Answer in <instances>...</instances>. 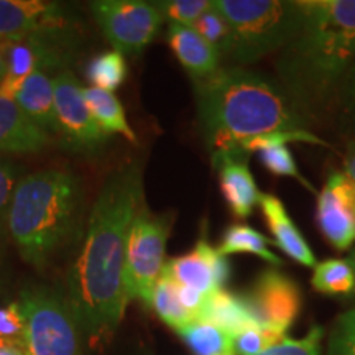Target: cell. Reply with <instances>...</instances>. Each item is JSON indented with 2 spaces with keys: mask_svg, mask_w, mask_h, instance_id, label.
<instances>
[{
  "mask_svg": "<svg viewBox=\"0 0 355 355\" xmlns=\"http://www.w3.org/2000/svg\"><path fill=\"white\" fill-rule=\"evenodd\" d=\"M152 308L163 322H166L168 326H171L176 331L183 329L184 326L196 321V318L181 304L171 279H168L163 273L158 279L157 286H155Z\"/></svg>",
  "mask_w": 355,
  "mask_h": 355,
  "instance_id": "cell-26",
  "label": "cell"
},
{
  "mask_svg": "<svg viewBox=\"0 0 355 355\" xmlns=\"http://www.w3.org/2000/svg\"><path fill=\"white\" fill-rule=\"evenodd\" d=\"M86 78L92 87L114 92L115 89L122 86L127 78L125 56L114 50L92 58L91 63L87 64Z\"/></svg>",
  "mask_w": 355,
  "mask_h": 355,
  "instance_id": "cell-27",
  "label": "cell"
},
{
  "mask_svg": "<svg viewBox=\"0 0 355 355\" xmlns=\"http://www.w3.org/2000/svg\"><path fill=\"white\" fill-rule=\"evenodd\" d=\"M17 170L13 163L6 157H0V232L7 225V216L10 209V202L15 193Z\"/></svg>",
  "mask_w": 355,
  "mask_h": 355,
  "instance_id": "cell-35",
  "label": "cell"
},
{
  "mask_svg": "<svg viewBox=\"0 0 355 355\" xmlns=\"http://www.w3.org/2000/svg\"><path fill=\"white\" fill-rule=\"evenodd\" d=\"M19 304L28 355H83L79 326L68 303L46 288H26Z\"/></svg>",
  "mask_w": 355,
  "mask_h": 355,
  "instance_id": "cell-7",
  "label": "cell"
},
{
  "mask_svg": "<svg viewBox=\"0 0 355 355\" xmlns=\"http://www.w3.org/2000/svg\"><path fill=\"white\" fill-rule=\"evenodd\" d=\"M166 40L176 60L186 69L193 83L212 76L220 69V56L193 26L170 24Z\"/></svg>",
  "mask_w": 355,
  "mask_h": 355,
  "instance_id": "cell-18",
  "label": "cell"
},
{
  "mask_svg": "<svg viewBox=\"0 0 355 355\" xmlns=\"http://www.w3.org/2000/svg\"><path fill=\"white\" fill-rule=\"evenodd\" d=\"M193 28L219 53L220 60L229 56L230 46H232V32H230L225 17L216 8L214 2H212L209 10H206L199 17Z\"/></svg>",
  "mask_w": 355,
  "mask_h": 355,
  "instance_id": "cell-28",
  "label": "cell"
},
{
  "mask_svg": "<svg viewBox=\"0 0 355 355\" xmlns=\"http://www.w3.org/2000/svg\"><path fill=\"white\" fill-rule=\"evenodd\" d=\"M355 55V0H304L295 35L279 51L278 83L309 119L332 104Z\"/></svg>",
  "mask_w": 355,
  "mask_h": 355,
  "instance_id": "cell-3",
  "label": "cell"
},
{
  "mask_svg": "<svg viewBox=\"0 0 355 355\" xmlns=\"http://www.w3.org/2000/svg\"><path fill=\"white\" fill-rule=\"evenodd\" d=\"M91 10L110 46L123 56L144 53L165 21L157 3L144 0H97Z\"/></svg>",
  "mask_w": 355,
  "mask_h": 355,
  "instance_id": "cell-8",
  "label": "cell"
},
{
  "mask_svg": "<svg viewBox=\"0 0 355 355\" xmlns=\"http://www.w3.org/2000/svg\"><path fill=\"white\" fill-rule=\"evenodd\" d=\"M270 245H273V241L266 239L259 230H255L254 227L245 224H234L227 227L224 235H222V241L219 247H217V252L222 257L235 254H250L268 261L272 265H283L282 259L270 250Z\"/></svg>",
  "mask_w": 355,
  "mask_h": 355,
  "instance_id": "cell-23",
  "label": "cell"
},
{
  "mask_svg": "<svg viewBox=\"0 0 355 355\" xmlns=\"http://www.w3.org/2000/svg\"><path fill=\"white\" fill-rule=\"evenodd\" d=\"M50 133L30 121L10 97L0 96V157L42 152Z\"/></svg>",
  "mask_w": 355,
  "mask_h": 355,
  "instance_id": "cell-16",
  "label": "cell"
},
{
  "mask_svg": "<svg viewBox=\"0 0 355 355\" xmlns=\"http://www.w3.org/2000/svg\"><path fill=\"white\" fill-rule=\"evenodd\" d=\"M327 355H355V309L336 319Z\"/></svg>",
  "mask_w": 355,
  "mask_h": 355,
  "instance_id": "cell-33",
  "label": "cell"
},
{
  "mask_svg": "<svg viewBox=\"0 0 355 355\" xmlns=\"http://www.w3.org/2000/svg\"><path fill=\"white\" fill-rule=\"evenodd\" d=\"M81 207V184L63 170H42L19 180L7 227L26 263L42 268L68 242Z\"/></svg>",
  "mask_w": 355,
  "mask_h": 355,
  "instance_id": "cell-4",
  "label": "cell"
},
{
  "mask_svg": "<svg viewBox=\"0 0 355 355\" xmlns=\"http://www.w3.org/2000/svg\"><path fill=\"white\" fill-rule=\"evenodd\" d=\"M318 225L336 250L355 243V184L344 173H332L318 196Z\"/></svg>",
  "mask_w": 355,
  "mask_h": 355,
  "instance_id": "cell-13",
  "label": "cell"
},
{
  "mask_svg": "<svg viewBox=\"0 0 355 355\" xmlns=\"http://www.w3.org/2000/svg\"><path fill=\"white\" fill-rule=\"evenodd\" d=\"M0 355H28L24 343L0 339Z\"/></svg>",
  "mask_w": 355,
  "mask_h": 355,
  "instance_id": "cell-37",
  "label": "cell"
},
{
  "mask_svg": "<svg viewBox=\"0 0 355 355\" xmlns=\"http://www.w3.org/2000/svg\"><path fill=\"white\" fill-rule=\"evenodd\" d=\"M83 96L89 112H91L96 123L102 130L107 133V135L119 133V135L125 137L128 141L135 144V133H133L132 127L128 125L125 110H123L121 101L115 97L114 92L92 86H83Z\"/></svg>",
  "mask_w": 355,
  "mask_h": 355,
  "instance_id": "cell-22",
  "label": "cell"
},
{
  "mask_svg": "<svg viewBox=\"0 0 355 355\" xmlns=\"http://www.w3.org/2000/svg\"><path fill=\"white\" fill-rule=\"evenodd\" d=\"M163 275L176 286L191 288L204 296H209L217 290H224L230 266L227 259L222 257L217 248L201 239L188 254L168 260Z\"/></svg>",
  "mask_w": 355,
  "mask_h": 355,
  "instance_id": "cell-14",
  "label": "cell"
},
{
  "mask_svg": "<svg viewBox=\"0 0 355 355\" xmlns=\"http://www.w3.org/2000/svg\"><path fill=\"white\" fill-rule=\"evenodd\" d=\"M73 25L63 3L44 0H0V42L44 37L66 38Z\"/></svg>",
  "mask_w": 355,
  "mask_h": 355,
  "instance_id": "cell-11",
  "label": "cell"
},
{
  "mask_svg": "<svg viewBox=\"0 0 355 355\" xmlns=\"http://www.w3.org/2000/svg\"><path fill=\"white\" fill-rule=\"evenodd\" d=\"M243 298L259 326L285 336L301 311L300 286L277 268L263 270Z\"/></svg>",
  "mask_w": 355,
  "mask_h": 355,
  "instance_id": "cell-10",
  "label": "cell"
},
{
  "mask_svg": "<svg viewBox=\"0 0 355 355\" xmlns=\"http://www.w3.org/2000/svg\"><path fill=\"white\" fill-rule=\"evenodd\" d=\"M145 355H152V354H145Z\"/></svg>",
  "mask_w": 355,
  "mask_h": 355,
  "instance_id": "cell-40",
  "label": "cell"
},
{
  "mask_svg": "<svg viewBox=\"0 0 355 355\" xmlns=\"http://www.w3.org/2000/svg\"><path fill=\"white\" fill-rule=\"evenodd\" d=\"M66 38H25L3 43L6 73L0 83V96L13 99L21 84L37 71L58 69L64 64Z\"/></svg>",
  "mask_w": 355,
  "mask_h": 355,
  "instance_id": "cell-12",
  "label": "cell"
},
{
  "mask_svg": "<svg viewBox=\"0 0 355 355\" xmlns=\"http://www.w3.org/2000/svg\"><path fill=\"white\" fill-rule=\"evenodd\" d=\"M311 285L322 295L352 296L355 291V270L349 259H329L316 263Z\"/></svg>",
  "mask_w": 355,
  "mask_h": 355,
  "instance_id": "cell-25",
  "label": "cell"
},
{
  "mask_svg": "<svg viewBox=\"0 0 355 355\" xmlns=\"http://www.w3.org/2000/svg\"><path fill=\"white\" fill-rule=\"evenodd\" d=\"M3 73H6V60H3V43L0 42V83L3 79Z\"/></svg>",
  "mask_w": 355,
  "mask_h": 355,
  "instance_id": "cell-38",
  "label": "cell"
},
{
  "mask_svg": "<svg viewBox=\"0 0 355 355\" xmlns=\"http://www.w3.org/2000/svg\"><path fill=\"white\" fill-rule=\"evenodd\" d=\"M144 204V178L127 165L102 184L79 254L68 275V304L89 343L104 344L121 326L128 296L123 282L128 229Z\"/></svg>",
  "mask_w": 355,
  "mask_h": 355,
  "instance_id": "cell-1",
  "label": "cell"
},
{
  "mask_svg": "<svg viewBox=\"0 0 355 355\" xmlns=\"http://www.w3.org/2000/svg\"><path fill=\"white\" fill-rule=\"evenodd\" d=\"M322 327L314 326L303 339H290L283 337L272 347H268L259 355H319L321 354Z\"/></svg>",
  "mask_w": 355,
  "mask_h": 355,
  "instance_id": "cell-32",
  "label": "cell"
},
{
  "mask_svg": "<svg viewBox=\"0 0 355 355\" xmlns=\"http://www.w3.org/2000/svg\"><path fill=\"white\" fill-rule=\"evenodd\" d=\"M214 6L232 32V46L225 60L239 68L282 51L301 20V2L216 0Z\"/></svg>",
  "mask_w": 355,
  "mask_h": 355,
  "instance_id": "cell-5",
  "label": "cell"
},
{
  "mask_svg": "<svg viewBox=\"0 0 355 355\" xmlns=\"http://www.w3.org/2000/svg\"><path fill=\"white\" fill-rule=\"evenodd\" d=\"M25 319L19 301L0 306V339L24 343ZM25 344V343H24Z\"/></svg>",
  "mask_w": 355,
  "mask_h": 355,
  "instance_id": "cell-34",
  "label": "cell"
},
{
  "mask_svg": "<svg viewBox=\"0 0 355 355\" xmlns=\"http://www.w3.org/2000/svg\"><path fill=\"white\" fill-rule=\"evenodd\" d=\"M344 168H345L344 175L355 184V140L349 141L347 152H345V157H344Z\"/></svg>",
  "mask_w": 355,
  "mask_h": 355,
  "instance_id": "cell-36",
  "label": "cell"
},
{
  "mask_svg": "<svg viewBox=\"0 0 355 355\" xmlns=\"http://www.w3.org/2000/svg\"><path fill=\"white\" fill-rule=\"evenodd\" d=\"M13 101L26 117L46 133H56L55 78L48 71H37L21 84Z\"/></svg>",
  "mask_w": 355,
  "mask_h": 355,
  "instance_id": "cell-20",
  "label": "cell"
},
{
  "mask_svg": "<svg viewBox=\"0 0 355 355\" xmlns=\"http://www.w3.org/2000/svg\"><path fill=\"white\" fill-rule=\"evenodd\" d=\"M259 206L273 237V245H277L283 254L295 260L296 263L314 268L316 257H314L298 225L288 214L282 199L273 196V194H261Z\"/></svg>",
  "mask_w": 355,
  "mask_h": 355,
  "instance_id": "cell-17",
  "label": "cell"
},
{
  "mask_svg": "<svg viewBox=\"0 0 355 355\" xmlns=\"http://www.w3.org/2000/svg\"><path fill=\"white\" fill-rule=\"evenodd\" d=\"M155 3L163 13V19L170 24L184 26H193L199 17L212 6L209 0H163Z\"/></svg>",
  "mask_w": 355,
  "mask_h": 355,
  "instance_id": "cell-31",
  "label": "cell"
},
{
  "mask_svg": "<svg viewBox=\"0 0 355 355\" xmlns=\"http://www.w3.org/2000/svg\"><path fill=\"white\" fill-rule=\"evenodd\" d=\"M291 141H306V144H319L326 145L322 140H319L316 135H313L311 132H279V133H270V135L259 137L247 141L243 145V153H257L259 155L261 165L268 170L275 176H285L293 178V180L300 181L301 184H304L309 191H314L308 181L304 180V176L298 171L296 166L295 157H293L290 146L288 144Z\"/></svg>",
  "mask_w": 355,
  "mask_h": 355,
  "instance_id": "cell-15",
  "label": "cell"
},
{
  "mask_svg": "<svg viewBox=\"0 0 355 355\" xmlns=\"http://www.w3.org/2000/svg\"><path fill=\"white\" fill-rule=\"evenodd\" d=\"M176 332L196 355H234L232 336L209 321L196 319Z\"/></svg>",
  "mask_w": 355,
  "mask_h": 355,
  "instance_id": "cell-24",
  "label": "cell"
},
{
  "mask_svg": "<svg viewBox=\"0 0 355 355\" xmlns=\"http://www.w3.org/2000/svg\"><path fill=\"white\" fill-rule=\"evenodd\" d=\"M55 117L56 133L78 153H94L109 139L89 112L81 83L69 69L55 76Z\"/></svg>",
  "mask_w": 355,
  "mask_h": 355,
  "instance_id": "cell-9",
  "label": "cell"
},
{
  "mask_svg": "<svg viewBox=\"0 0 355 355\" xmlns=\"http://www.w3.org/2000/svg\"><path fill=\"white\" fill-rule=\"evenodd\" d=\"M343 130L355 132V55L332 99Z\"/></svg>",
  "mask_w": 355,
  "mask_h": 355,
  "instance_id": "cell-29",
  "label": "cell"
},
{
  "mask_svg": "<svg viewBox=\"0 0 355 355\" xmlns=\"http://www.w3.org/2000/svg\"><path fill=\"white\" fill-rule=\"evenodd\" d=\"M349 261H350V263H352V266H354V270H355V250L352 252V254H350V255H349ZM352 298H355V291H354Z\"/></svg>",
  "mask_w": 355,
  "mask_h": 355,
  "instance_id": "cell-39",
  "label": "cell"
},
{
  "mask_svg": "<svg viewBox=\"0 0 355 355\" xmlns=\"http://www.w3.org/2000/svg\"><path fill=\"white\" fill-rule=\"evenodd\" d=\"M214 166L219 171L220 193L230 212L239 219L250 217L260 204L261 194L254 175L248 170L247 159L227 158L216 163Z\"/></svg>",
  "mask_w": 355,
  "mask_h": 355,
  "instance_id": "cell-19",
  "label": "cell"
},
{
  "mask_svg": "<svg viewBox=\"0 0 355 355\" xmlns=\"http://www.w3.org/2000/svg\"><path fill=\"white\" fill-rule=\"evenodd\" d=\"M198 117L212 165L222 159H247V141L279 132H309L301 112L278 81L245 68H220L194 83Z\"/></svg>",
  "mask_w": 355,
  "mask_h": 355,
  "instance_id": "cell-2",
  "label": "cell"
},
{
  "mask_svg": "<svg viewBox=\"0 0 355 355\" xmlns=\"http://www.w3.org/2000/svg\"><path fill=\"white\" fill-rule=\"evenodd\" d=\"M283 337L286 336L266 327L250 326L232 337V350L235 355H259Z\"/></svg>",
  "mask_w": 355,
  "mask_h": 355,
  "instance_id": "cell-30",
  "label": "cell"
},
{
  "mask_svg": "<svg viewBox=\"0 0 355 355\" xmlns=\"http://www.w3.org/2000/svg\"><path fill=\"white\" fill-rule=\"evenodd\" d=\"M199 319L212 322L232 337L247 327L259 326L245 298L225 290H217L207 296Z\"/></svg>",
  "mask_w": 355,
  "mask_h": 355,
  "instance_id": "cell-21",
  "label": "cell"
},
{
  "mask_svg": "<svg viewBox=\"0 0 355 355\" xmlns=\"http://www.w3.org/2000/svg\"><path fill=\"white\" fill-rule=\"evenodd\" d=\"M171 232L170 216L153 214L145 202L133 217L125 243L123 282L128 300L152 308L153 291L165 268L166 242Z\"/></svg>",
  "mask_w": 355,
  "mask_h": 355,
  "instance_id": "cell-6",
  "label": "cell"
}]
</instances>
